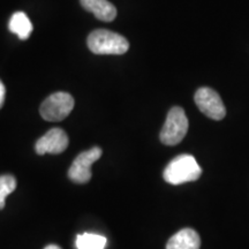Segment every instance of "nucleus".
I'll list each match as a JSON object with an SVG mask.
<instances>
[{
	"instance_id": "obj_4",
	"label": "nucleus",
	"mask_w": 249,
	"mask_h": 249,
	"mask_svg": "<svg viewBox=\"0 0 249 249\" xmlns=\"http://www.w3.org/2000/svg\"><path fill=\"white\" fill-rule=\"evenodd\" d=\"M74 108V98L68 92H54L40 105V116L46 121H60L70 116Z\"/></svg>"
},
{
	"instance_id": "obj_10",
	"label": "nucleus",
	"mask_w": 249,
	"mask_h": 249,
	"mask_svg": "<svg viewBox=\"0 0 249 249\" xmlns=\"http://www.w3.org/2000/svg\"><path fill=\"white\" fill-rule=\"evenodd\" d=\"M8 28L11 33L15 34L20 39H28L30 34L33 33V23L23 12H17L12 15Z\"/></svg>"
},
{
	"instance_id": "obj_8",
	"label": "nucleus",
	"mask_w": 249,
	"mask_h": 249,
	"mask_svg": "<svg viewBox=\"0 0 249 249\" xmlns=\"http://www.w3.org/2000/svg\"><path fill=\"white\" fill-rule=\"evenodd\" d=\"M80 2L86 11L104 22H111L117 17V8L108 0H80Z\"/></svg>"
},
{
	"instance_id": "obj_7",
	"label": "nucleus",
	"mask_w": 249,
	"mask_h": 249,
	"mask_svg": "<svg viewBox=\"0 0 249 249\" xmlns=\"http://www.w3.org/2000/svg\"><path fill=\"white\" fill-rule=\"evenodd\" d=\"M68 147V136L61 128L50 129L45 135L37 140L35 149L38 155L61 154Z\"/></svg>"
},
{
	"instance_id": "obj_14",
	"label": "nucleus",
	"mask_w": 249,
	"mask_h": 249,
	"mask_svg": "<svg viewBox=\"0 0 249 249\" xmlns=\"http://www.w3.org/2000/svg\"><path fill=\"white\" fill-rule=\"evenodd\" d=\"M44 249H61V248L57 245H49L48 247H45Z\"/></svg>"
},
{
	"instance_id": "obj_6",
	"label": "nucleus",
	"mask_w": 249,
	"mask_h": 249,
	"mask_svg": "<svg viewBox=\"0 0 249 249\" xmlns=\"http://www.w3.org/2000/svg\"><path fill=\"white\" fill-rule=\"evenodd\" d=\"M195 103L202 113L213 120H222L226 116L225 105L213 89L203 87L195 93Z\"/></svg>"
},
{
	"instance_id": "obj_9",
	"label": "nucleus",
	"mask_w": 249,
	"mask_h": 249,
	"mask_svg": "<svg viewBox=\"0 0 249 249\" xmlns=\"http://www.w3.org/2000/svg\"><path fill=\"white\" fill-rule=\"evenodd\" d=\"M200 235L192 229H183L177 232L166 244V249H200Z\"/></svg>"
},
{
	"instance_id": "obj_3",
	"label": "nucleus",
	"mask_w": 249,
	"mask_h": 249,
	"mask_svg": "<svg viewBox=\"0 0 249 249\" xmlns=\"http://www.w3.org/2000/svg\"><path fill=\"white\" fill-rule=\"evenodd\" d=\"M188 130V119L185 111L180 107H174L169 111L160 139L166 145L179 144Z\"/></svg>"
},
{
	"instance_id": "obj_11",
	"label": "nucleus",
	"mask_w": 249,
	"mask_h": 249,
	"mask_svg": "<svg viewBox=\"0 0 249 249\" xmlns=\"http://www.w3.org/2000/svg\"><path fill=\"white\" fill-rule=\"evenodd\" d=\"M107 238L95 233H83L76 236L75 246L77 249H104Z\"/></svg>"
},
{
	"instance_id": "obj_12",
	"label": "nucleus",
	"mask_w": 249,
	"mask_h": 249,
	"mask_svg": "<svg viewBox=\"0 0 249 249\" xmlns=\"http://www.w3.org/2000/svg\"><path fill=\"white\" fill-rule=\"evenodd\" d=\"M17 188V180L13 176H0V210L4 209L5 200Z\"/></svg>"
},
{
	"instance_id": "obj_5",
	"label": "nucleus",
	"mask_w": 249,
	"mask_h": 249,
	"mask_svg": "<svg viewBox=\"0 0 249 249\" xmlns=\"http://www.w3.org/2000/svg\"><path fill=\"white\" fill-rule=\"evenodd\" d=\"M102 149L93 147L81 152L68 170V178L75 183H87L91 179V165L102 157Z\"/></svg>"
},
{
	"instance_id": "obj_13",
	"label": "nucleus",
	"mask_w": 249,
	"mask_h": 249,
	"mask_svg": "<svg viewBox=\"0 0 249 249\" xmlns=\"http://www.w3.org/2000/svg\"><path fill=\"white\" fill-rule=\"evenodd\" d=\"M5 95H6L5 86L4 83L1 82V80H0V107H2V104H4L5 102Z\"/></svg>"
},
{
	"instance_id": "obj_1",
	"label": "nucleus",
	"mask_w": 249,
	"mask_h": 249,
	"mask_svg": "<svg viewBox=\"0 0 249 249\" xmlns=\"http://www.w3.org/2000/svg\"><path fill=\"white\" fill-rule=\"evenodd\" d=\"M202 174L200 165L193 156L180 155L173 158L164 170V180L170 185H182L198 180Z\"/></svg>"
},
{
	"instance_id": "obj_2",
	"label": "nucleus",
	"mask_w": 249,
	"mask_h": 249,
	"mask_svg": "<svg viewBox=\"0 0 249 249\" xmlns=\"http://www.w3.org/2000/svg\"><path fill=\"white\" fill-rule=\"evenodd\" d=\"M87 43L90 51L95 54H124L129 49L128 40L124 36L105 29L92 31Z\"/></svg>"
}]
</instances>
